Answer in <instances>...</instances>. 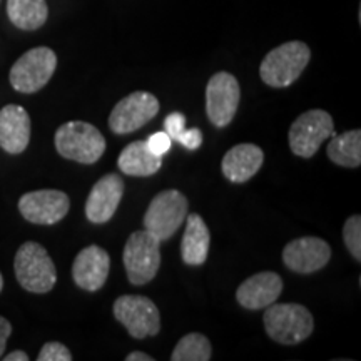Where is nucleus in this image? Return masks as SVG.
<instances>
[{"instance_id": "nucleus-1", "label": "nucleus", "mask_w": 361, "mask_h": 361, "mask_svg": "<svg viewBox=\"0 0 361 361\" xmlns=\"http://www.w3.org/2000/svg\"><path fill=\"white\" fill-rule=\"evenodd\" d=\"M264 310L266 333L279 345H298L313 333V314L303 305L273 303Z\"/></svg>"}, {"instance_id": "nucleus-2", "label": "nucleus", "mask_w": 361, "mask_h": 361, "mask_svg": "<svg viewBox=\"0 0 361 361\" xmlns=\"http://www.w3.org/2000/svg\"><path fill=\"white\" fill-rule=\"evenodd\" d=\"M54 142L59 154L80 164H94L106 152V139L101 130L82 121L62 124L57 129Z\"/></svg>"}, {"instance_id": "nucleus-3", "label": "nucleus", "mask_w": 361, "mask_h": 361, "mask_svg": "<svg viewBox=\"0 0 361 361\" xmlns=\"http://www.w3.org/2000/svg\"><path fill=\"white\" fill-rule=\"evenodd\" d=\"M311 59V51L305 42L293 40L273 49L259 66V75L269 87H288L300 78Z\"/></svg>"}, {"instance_id": "nucleus-4", "label": "nucleus", "mask_w": 361, "mask_h": 361, "mask_svg": "<svg viewBox=\"0 0 361 361\" xmlns=\"http://www.w3.org/2000/svg\"><path fill=\"white\" fill-rule=\"evenodd\" d=\"M17 281L24 290L30 293H49L56 286V264L39 243L29 241L19 247L13 261Z\"/></svg>"}, {"instance_id": "nucleus-5", "label": "nucleus", "mask_w": 361, "mask_h": 361, "mask_svg": "<svg viewBox=\"0 0 361 361\" xmlns=\"http://www.w3.org/2000/svg\"><path fill=\"white\" fill-rule=\"evenodd\" d=\"M123 261L129 281L142 286L152 281L161 266V241L142 229L129 236L124 246Z\"/></svg>"}, {"instance_id": "nucleus-6", "label": "nucleus", "mask_w": 361, "mask_h": 361, "mask_svg": "<svg viewBox=\"0 0 361 361\" xmlns=\"http://www.w3.org/2000/svg\"><path fill=\"white\" fill-rule=\"evenodd\" d=\"M189 202L184 194L168 189L154 196L144 214V229L159 241L173 238L188 216Z\"/></svg>"}, {"instance_id": "nucleus-7", "label": "nucleus", "mask_w": 361, "mask_h": 361, "mask_svg": "<svg viewBox=\"0 0 361 361\" xmlns=\"http://www.w3.org/2000/svg\"><path fill=\"white\" fill-rule=\"evenodd\" d=\"M333 117L323 109H311L301 114L290 129V147L293 154L310 159L328 137L336 135Z\"/></svg>"}, {"instance_id": "nucleus-8", "label": "nucleus", "mask_w": 361, "mask_h": 361, "mask_svg": "<svg viewBox=\"0 0 361 361\" xmlns=\"http://www.w3.org/2000/svg\"><path fill=\"white\" fill-rule=\"evenodd\" d=\"M57 67V56L49 47L27 51L11 69V84L17 92L34 94L44 87Z\"/></svg>"}, {"instance_id": "nucleus-9", "label": "nucleus", "mask_w": 361, "mask_h": 361, "mask_svg": "<svg viewBox=\"0 0 361 361\" xmlns=\"http://www.w3.org/2000/svg\"><path fill=\"white\" fill-rule=\"evenodd\" d=\"M114 318L137 340L156 336L161 329V314L154 301L141 295H124L114 301Z\"/></svg>"}, {"instance_id": "nucleus-10", "label": "nucleus", "mask_w": 361, "mask_h": 361, "mask_svg": "<svg viewBox=\"0 0 361 361\" xmlns=\"http://www.w3.org/2000/svg\"><path fill=\"white\" fill-rule=\"evenodd\" d=\"M241 89L229 72H218L206 85V114L216 128H226L236 114Z\"/></svg>"}, {"instance_id": "nucleus-11", "label": "nucleus", "mask_w": 361, "mask_h": 361, "mask_svg": "<svg viewBox=\"0 0 361 361\" xmlns=\"http://www.w3.org/2000/svg\"><path fill=\"white\" fill-rule=\"evenodd\" d=\"M159 112V101L151 92L129 94L116 104L109 116V128L116 134H129L146 126Z\"/></svg>"}, {"instance_id": "nucleus-12", "label": "nucleus", "mask_w": 361, "mask_h": 361, "mask_svg": "<svg viewBox=\"0 0 361 361\" xmlns=\"http://www.w3.org/2000/svg\"><path fill=\"white\" fill-rule=\"evenodd\" d=\"M69 209V196L57 189L25 192L19 201L20 214L34 224H56L66 218Z\"/></svg>"}, {"instance_id": "nucleus-13", "label": "nucleus", "mask_w": 361, "mask_h": 361, "mask_svg": "<svg viewBox=\"0 0 361 361\" xmlns=\"http://www.w3.org/2000/svg\"><path fill=\"white\" fill-rule=\"evenodd\" d=\"M331 258V247L324 239L314 236L298 238L283 250V261L288 269L300 274L319 271Z\"/></svg>"}, {"instance_id": "nucleus-14", "label": "nucleus", "mask_w": 361, "mask_h": 361, "mask_svg": "<svg viewBox=\"0 0 361 361\" xmlns=\"http://www.w3.org/2000/svg\"><path fill=\"white\" fill-rule=\"evenodd\" d=\"M124 196V180L119 174H106L90 189L85 201V216L90 223L104 224L116 214Z\"/></svg>"}, {"instance_id": "nucleus-15", "label": "nucleus", "mask_w": 361, "mask_h": 361, "mask_svg": "<svg viewBox=\"0 0 361 361\" xmlns=\"http://www.w3.org/2000/svg\"><path fill=\"white\" fill-rule=\"evenodd\" d=\"M111 269L109 252L96 245L84 247L72 264V278L85 291H97L106 284Z\"/></svg>"}, {"instance_id": "nucleus-16", "label": "nucleus", "mask_w": 361, "mask_h": 361, "mask_svg": "<svg viewBox=\"0 0 361 361\" xmlns=\"http://www.w3.org/2000/svg\"><path fill=\"white\" fill-rule=\"evenodd\" d=\"M283 291V279L273 271L252 274L239 284L236 291L238 303L246 310H264L273 305Z\"/></svg>"}, {"instance_id": "nucleus-17", "label": "nucleus", "mask_w": 361, "mask_h": 361, "mask_svg": "<svg viewBox=\"0 0 361 361\" xmlns=\"http://www.w3.org/2000/svg\"><path fill=\"white\" fill-rule=\"evenodd\" d=\"M30 141V117L22 106L8 104L0 111V147L8 154L24 152Z\"/></svg>"}, {"instance_id": "nucleus-18", "label": "nucleus", "mask_w": 361, "mask_h": 361, "mask_svg": "<svg viewBox=\"0 0 361 361\" xmlns=\"http://www.w3.org/2000/svg\"><path fill=\"white\" fill-rule=\"evenodd\" d=\"M264 161L263 149L256 144H238L223 157V174L231 183H246L261 169Z\"/></svg>"}, {"instance_id": "nucleus-19", "label": "nucleus", "mask_w": 361, "mask_h": 361, "mask_svg": "<svg viewBox=\"0 0 361 361\" xmlns=\"http://www.w3.org/2000/svg\"><path fill=\"white\" fill-rule=\"evenodd\" d=\"M186 231L180 241V256L189 266H200L207 259L209 255L211 234L200 214L192 213L186 216Z\"/></svg>"}, {"instance_id": "nucleus-20", "label": "nucleus", "mask_w": 361, "mask_h": 361, "mask_svg": "<svg viewBox=\"0 0 361 361\" xmlns=\"http://www.w3.org/2000/svg\"><path fill=\"white\" fill-rule=\"evenodd\" d=\"M117 166L124 174L134 178H147L156 174L162 166V156H157L147 147L146 141H134L123 149Z\"/></svg>"}, {"instance_id": "nucleus-21", "label": "nucleus", "mask_w": 361, "mask_h": 361, "mask_svg": "<svg viewBox=\"0 0 361 361\" xmlns=\"http://www.w3.org/2000/svg\"><path fill=\"white\" fill-rule=\"evenodd\" d=\"M7 16L22 30H37L47 20L45 0H7Z\"/></svg>"}, {"instance_id": "nucleus-22", "label": "nucleus", "mask_w": 361, "mask_h": 361, "mask_svg": "<svg viewBox=\"0 0 361 361\" xmlns=\"http://www.w3.org/2000/svg\"><path fill=\"white\" fill-rule=\"evenodd\" d=\"M326 154L335 164L343 168H358L361 164V130L353 129L340 135H333Z\"/></svg>"}, {"instance_id": "nucleus-23", "label": "nucleus", "mask_w": 361, "mask_h": 361, "mask_svg": "<svg viewBox=\"0 0 361 361\" xmlns=\"http://www.w3.org/2000/svg\"><path fill=\"white\" fill-rule=\"evenodd\" d=\"M211 343L201 333H189L183 336L171 355L173 361H209L211 360Z\"/></svg>"}, {"instance_id": "nucleus-24", "label": "nucleus", "mask_w": 361, "mask_h": 361, "mask_svg": "<svg viewBox=\"0 0 361 361\" xmlns=\"http://www.w3.org/2000/svg\"><path fill=\"white\" fill-rule=\"evenodd\" d=\"M345 245L356 261L361 259V216L355 214L348 218L343 228Z\"/></svg>"}, {"instance_id": "nucleus-25", "label": "nucleus", "mask_w": 361, "mask_h": 361, "mask_svg": "<svg viewBox=\"0 0 361 361\" xmlns=\"http://www.w3.org/2000/svg\"><path fill=\"white\" fill-rule=\"evenodd\" d=\"M72 353L67 346L59 341L45 343L37 356V361H71Z\"/></svg>"}, {"instance_id": "nucleus-26", "label": "nucleus", "mask_w": 361, "mask_h": 361, "mask_svg": "<svg viewBox=\"0 0 361 361\" xmlns=\"http://www.w3.org/2000/svg\"><path fill=\"white\" fill-rule=\"evenodd\" d=\"M184 126H186V117H184L180 112H173V114H169L166 117L164 121V128H166V133L173 141H178L179 135L184 133Z\"/></svg>"}, {"instance_id": "nucleus-27", "label": "nucleus", "mask_w": 361, "mask_h": 361, "mask_svg": "<svg viewBox=\"0 0 361 361\" xmlns=\"http://www.w3.org/2000/svg\"><path fill=\"white\" fill-rule=\"evenodd\" d=\"M147 147L151 149L152 152L157 156H164L166 152L171 149V144H173V139L169 137L168 133H156L149 135L147 139Z\"/></svg>"}, {"instance_id": "nucleus-28", "label": "nucleus", "mask_w": 361, "mask_h": 361, "mask_svg": "<svg viewBox=\"0 0 361 361\" xmlns=\"http://www.w3.org/2000/svg\"><path fill=\"white\" fill-rule=\"evenodd\" d=\"M178 142L183 144L189 151H194L202 144V133L200 129H184V133L179 135Z\"/></svg>"}, {"instance_id": "nucleus-29", "label": "nucleus", "mask_w": 361, "mask_h": 361, "mask_svg": "<svg viewBox=\"0 0 361 361\" xmlns=\"http://www.w3.org/2000/svg\"><path fill=\"white\" fill-rule=\"evenodd\" d=\"M11 333H12V324L8 323L6 318L0 316V358H2L4 351H6L7 340L8 336H11Z\"/></svg>"}, {"instance_id": "nucleus-30", "label": "nucleus", "mask_w": 361, "mask_h": 361, "mask_svg": "<svg viewBox=\"0 0 361 361\" xmlns=\"http://www.w3.org/2000/svg\"><path fill=\"white\" fill-rule=\"evenodd\" d=\"M126 361H154L151 355L142 353V351H133V353L126 356Z\"/></svg>"}, {"instance_id": "nucleus-31", "label": "nucleus", "mask_w": 361, "mask_h": 361, "mask_svg": "<svg viewBox=\"0 0 361 361\" xmlns=\"http://www.w3.org/2000/svg\"><path fill=\"white\" fill-rule=\"evenodd\" d=\"M4 361H29V355L25 351H12L4 356Z\"/></svg>"}, {"instance_id": "nucleus-32", "label": "nucleus", "mask_w": 361, "mask_h": 361, "mask_svg": "<svg viewBox=\"0 0 361 361\" xmlns=\"http://www.w3.org/2000/svg\"><path fill=\"white\" fill-rule=\"evenodd\" d=\"M2 288H4V278L2 274H0V291H2Z\"/></svg>"}]
</instances>
